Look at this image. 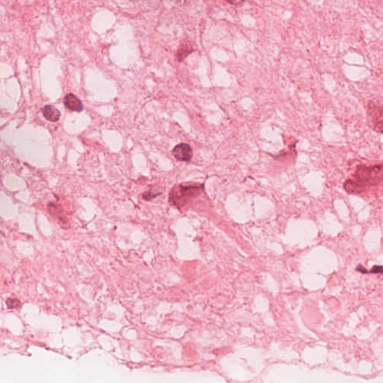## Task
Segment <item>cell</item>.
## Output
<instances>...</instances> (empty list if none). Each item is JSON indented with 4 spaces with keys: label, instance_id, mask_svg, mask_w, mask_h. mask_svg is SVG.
<instances>
[{
    "label": "cell",
    "instance_id": "cell-1",
    "mask_svg": "<svg viewBox=\"0 0 383 383\" xmlns=\"http://www.w3.org/2000/svg\"><path fill=\"white\" fill-rule=\"evenodd\" d=\"M203 189V185H179L170 193V203L178 207H183L192 198L199 196Z\"/></svg>",
    "mask_w": 383,
    "mask_h": 383
},
{
    "label": "cell",
    "instance_id": "cell-2",
    "mask_svg": "<svg viewBox=\"0 0 383 383\" xmlns=\"http://www.w3.org/2000/svg\"><path fill=\"white\" fill-rule=\"evenodd\" d=\"M382 169H383V166L381 164L369 167L360 166L358 167L354 175L355 181H357L366 187L367 185L377 184L382 181V177H383Z\"/></svg>",
    "mask_w": 383,
    "mask_h": 383
},
{
    "label": "cell",
    "instance_id": "cell-3",
    "mask_svg": "<svg viewBox=\"0 0 383 383\" xmlns=\"http://www.w3.org/2000/svg\"><path fill=\"white\" fill-rule=\"evenodd\" d=\"M368 117L370 122L374 124V129L382 133L383 129V108L376 106L373 102L369 103Z\"/></svg>",
    "mask_w": 383,
    "mask_h": 383
},
{
    "label": "cell",
    "instance_id": "cell-4",
    "mask_svg": "<svg viewBox=\"0 0 383 383\" xmlns=\"http://www.w3.org/2000/svg\"><path fill=\"white\" fill-rule=\"evenodd\" d=\"M173 156L179 161H190L193 158V151L190 145L186 143L180 144L173 149Z\"/></svg>",
    "mask_w": 383,
    "mask_h": 383
},
{
    "label": "cell",
    "instance_id": "cell-5",
    "mask_svg": "<svg viewBox=\"0 0 383 383\" xmlns=\"http://www.w3.org/2000/svg\"><path fill=\"white\" fill-rule=\"evenodd\" d=\"M64 104L71 111L82 112L84 106L81 100L73 94H67L64 98Z\"/></svg>",
    "mask_w": 383,
    "mask_h": 383
},
{
    "label": "cell",
    "instance_id": "cell-6",
    "mask_svg": "<svg viewBox=\"0 0 383 383\" xmlns=\"http://www.w3.org/2000/svg\"><path fill=\"white\" fill-rule=\"evenodd\" d=\"M41 111H42L43 116H44V117L48 121H50V122H56L60 118V112L55 106L48 105V106L43 107Z\"/></svg>",
    "mask_w": 383,
    "mask_h": 383
},
{
    "label": "cell",
    "instance_id": "cell-7",
    "mask_svg": "<svg viewBox=\"0 0 383 383\" xmlns=\"http://www.w3.org/2000/svg\"><path fill=\"white\" fill-rule=\"evenodd\" d=\"M366 186L353 180H348L344 183V189L350 194H360L363 193Z\"/></svg>",
    "mask_w": 383,
    "mask_h": 383
},
{
    "label": "cell",
    "instance_id": "cell-8",
    "mask_svg": "<svg viewBox=\"0 0 383 383\" xmlns=\"http://www.w3.org/2000/svg\"><path fill=\"white\" fill-rule=\"evenodd\" d=\"M190 48V47H189V45H188V44H181V47H180L179 50H178V53H177V57L179 59L180 62L183 60L185 58L187 57L188 55H189L191 52H193V50H189Z\"/></svg>",
    "mask_w": 383,
    "mask_h": 383
},
{
    "label": "cell",
    "instance_id": "cell-9",
    "mask_svg": "<svg viewBox=\"0 0 383 383\" xmlns=\"http://www.w3.org/2000/svg\"><path fill=\"white\" fill-rule=\"evenodd\" d=\"M158 196H160V195L153 194L152 192H147V193H144L143 199L146 200H151V199H154V198L157 197Z\"/></svg>",
    "mask_w": 383,
    "mask_h": 383
},
{
    "label": "cell",
    "instance_id": "cell-10",
    "mask_svg": "<svg viewBox=\"0 0 383 383\" xmlns=\"http://www.w3.org/2000/svg\"><path fill=\"white\" fill-rule=\"evenodd\" d=\"M382 272H383V266H373V269L370 271V272H373V273H382Z\"/></svg>",
    "mask_w": 383,
    "mask_h": 383
}]
</instances>
